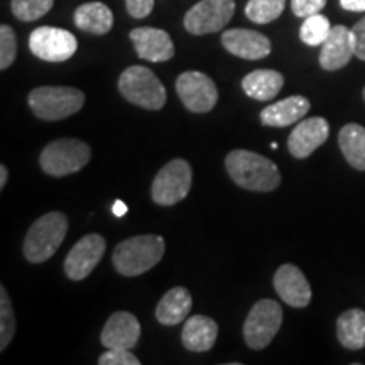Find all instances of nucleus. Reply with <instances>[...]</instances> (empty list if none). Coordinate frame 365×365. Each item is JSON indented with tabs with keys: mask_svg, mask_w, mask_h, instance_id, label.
Wrapping results in <instances>:
<instances>
[{
	"mask_svg": "<svg viewBox=\"0 0 365 365\" xmlns=\"http://www.w3.org/2000/svg\"><path fill=\"white\" fill-rule=\"evenodd\" d=\"M228 176L240 188L249 191H272L281 185L279 168L271 159L252 153V150L235 149L225 159Z\"/></svg>",
	"mask_w": 365,
	"mask_h": 365,
	"instance_id": "1",
	"label": "nucleus"
},
{
	"mask_svg": "<svg viewBox=\"0 0 365 365\" xmlns=\"http://www.w3.org/2000/svg\"><path fill=\"white\" fill-rule=\"evenodd\" d=\"M166 250L161 235H135L117 245L112 254L113 267L125 277H135L156 267Z\"/></svg>",
	"mask_w": 365,
	"mask_h": 365,
	"instance_id": "2",
	"label": "nucleus"
},
{
	"mask_svg": "<svg viewBox=\"0 0 365 365\" xmlns=\"http://www.w3.org/2000/svg\"><path fill=\"white\" fill-rule=\"evenodd\" d=\"M68 232V218L61 212H49L39 217L24 239V257L33 264H43L61 247Z\"/></svg>",
	"mask_w": 365,
	"mask_h": 365,
	"instance_id": "3",
	"label": "nucleus"
},
{
	"mask_svg": "<svg viewBox=\"0 0 365 365\" xmlns=\"http://www.w3.org/2000/svg\"><path fill=\"white\" fill-rule=\"evenodd\" d=\"M85 105V93L73 86H39L29 93V107L41 120L56 122L75 115Z\"/></svg>",
	"mask_w": 365,
	"mask_h": 365,
	"instance_id": "4",
	"label": "nucleus"
},
{
	"mask_svg": "<svg viewBox=\"0 0 365 365\" xmlns=\"http://www.w3.org/2000/svg\"><path fill=\"white\" fill-rule=\"evenodd\" d=\"M118 91L127 102L145 110H161L166 103V88L161 80L145 66H129L118 78Z\"/></svg>",
	"mask_w": 365,
	"mask_h": 365,
	"instance_id": "5",
	"label": "nucleus"
},
{
	"mask_svg": "<svg viewBox=\"0 0 365 365\" xmlns=\"http://www.w3.org/2000/svg\"><path fill=\"white\" fill-rule=\"evenodd\" d=\"M91 159L90 145L80 139H56L43 149L39 158L41 170L46 175L61 178L83 170Z\"/></svg>",
	"mask_w": 365,
	"mask_h": 365,
	"instance_id": "6",
	"label": "nucleus"
},
{
	"mask_svg": "<svg viewBox=\"0 0 365 365\" xmlns=\"http://www.w3.org/2000/svg\"><path fill=\"white\" fill-rule=\"evenodd\" d=\"M193 182V170L185 159H173L158 173L153 181L150 196L161 207H171L188 196Z\"/></svg>",
	"mask_w": 365,
	"mask_h": 365,
	"instance_id": "7",
	"label": "nucleus"
},
{
	"mask_svg": "<svg viewBox=\"0 0 365 365\" xmlns=\"http://www.w3.org/2000/svg\"><path fill=\"white\" fill-rule=\"evenodd\" d=\"M282 323V308L274 299H259L244 323V339L249 349L264 350L277 335Z\"/></svg>",
	"mask_w": 365,
	"mask_h": 365,
	"instance_id": "8",
	"label": "nucleus"
},
{
	"mask_svg": "<svg viewBox=\"0 0 365 365\" xmlns=\"http://www.w3.org/2000/svg\"><path fill=\"white\" fill-rule=\"evenodd\" d=\"M29 49L36 58L48 63L68 61L78 49V41L70 31L41 26L29 36Z\"/></svg>",
	"mask_w": 365,
	"mask_h": 365,
	"instance_id": "9",
	"label": "nucleus"
},
{
	"mask_svg": "<svg viewBox=\"0 0 365 365\" xmlns=\"http://www.w3.org/2000/svg\"><path fill=\"white\" fill-rule=\"evenodd\" d=\"M234 12V0H200L186 12L185 29L195 36L218 33L230 22Z\"/></svg>",
	"mask_w": 365,
	"mask_h": 365,
	"instance_id": "10",
	"label": "nucleus"
},
{
	"mask_svg": "<svg viewBox=\"0 0 365 365\" xmlns=\"http://www.w3.org/2000/svg\"><path fill=\"white\" fill-rule=\"evenodd\" d=\"M178 97L195 113H207L218 102V90L215 81L202 71H185L176 80Z\"/></svg>",
	"mask_w": 365,
	"mask_h": 365,
	"instance_id": "11",
	"label": "nucleus"
},
{
	"mask_svg": "<svg viewBox=\"0 0 365 365\" xmlns=\"http://www.w3.org/2000/svg\"><path fill=\"white\" fill-rule=\"evenodd\" d=\"M105 239L98 234H88L76 242L65 259V274L71 281H83L98 266L105 254Z\"/></svg>",
	"mask_w": 365,
	"mask_h": 365,
	"instance_id": "12",
	"label": "nucleus"
},
{
	"mask_svg": "<svg viewBox=\"0 0 365 365\" xmlns=\"http://www.w3.org/2000/svg\"><path fill=\"white\" fill-rule=\"evenodd\" d=\"M330 125L323 117H309L301 120L287 139V149L296 159H307L319 145L327 143Z\"/></svg>",
	"mask_w": 365,
	"mask_h": 365,
	"instance_id": "13",
	"label": "nucleus"
},
{
	"mask_svg": "<svg viewBox=\"0 0 365 365\" xmlns=\"http://www.w3.org/2000/svg\"><path fill=\"white\" fill-rule=\"evenodd\" d=\"M274 289L286 304L293 308H307L312 301V286L299 267L282 264L274 274Z\"/></svg>",
	"mask_w": 365,
	"mask_h": 365,
	"instance_id": "14",
	"label": "nucleus"
},
{
	"mask_svg": "<svg viewBox=\"0 0 365 365\" xmlns=\"http://www.w3.org/2000/svg\"><path fill=\"white\" fill-rule=\"evenodd\" d=\"M129 36L137 56L145 61L163 63L175 56V44L166 31L156 27H135Z\"/></svg>",
	"mask_w": 365,
	"mask_h": 365,
	"instance_id": "15",
	"label": "nucleus"
},
{
	"mask_svg": "<svg viewBox=\"0 0 365 365\" xmlns=\"http://www.w3.org/2000/svg\"><path fill=\"white\" fill-rule=\"evenodd\" d=\"M355 56L352 29L345 26H333L319 51V66L327 71H336L345 68Z\"/></svg>",
	"mask_w": 365,
	"mask_h": 365,
	"instance_id": "16",
	"label": "nucleus"
},
{
	"mask_svg": "<svg viewBox=\"0 0 365 365\" xmlns=\"http://www.w3.org/2000/svg\"><path fill=\"white\" fill-rule=\"evenodd\" d=\"M222 44L228 53L242 59L267 58L271 54V41L257 31L250 29H228L222 34Z\"/></svg>",
	"mask_w": 365,
	"mask_h": 365,
	"instance_id": "17",
	"label": "nucleus"
},
{
	"mask_svg": "<svg viewBox=\"0 0 365 365\" xmlns=\"http://www.w3.org/2000/svg\"><path fill=\"white\" fill-rule=\"evenodd\" d=\"M140 339V323L135 314L117 312L105 323L100 341L107 349H134Z\"/></svg>",
	"mask_w": 365,
	"mask_h": 365,
	"instance_id": "18",
	"label": "nucleus"
},
{
	"mask_svg": "<svg viewBox=\"0 0 365 365\" xmlns=\"http://www.w3.org/2000/svg\"><path fill=\"white\" fill-rule=\"evenodd\" d=\"M218 336V325L215 319L195 314L185 322L181 331V341L190 352H208L213 349Z\"/></svg>",
	"mask_w": 365,
	"mask_h": 365,
	"instance_id": "19",
	"label": "nucleus"
},
{
	"mask_svg": "<svg viewBox=\"0 0 365 365\" xmlns=\"http://www.w3.org/2000/svg\"><path fill=\"white\" fill-rule=\"evenodd\" d=\"M309 100L301 95H293L276 102L261 112V120L267 127H287L298 122L309 112Z\"/></svg>",
	"mask_w": 365,
	"mask_h": 365,
	"instance_id": "20",
	"label": "nucleus"
},
{
	"mask_svg": "<svg viewBox=\"0 0 365 365\" xmlns=\"http://www.w3.org/2000/svg\"><path fill=\"white\" fill-rule=\"evenodd\" d=\"M193 307V298L186 287H173L163 296L156 308V319L161 325L175 327L188 318Z\"/></svg>",
	"mask_w": 365,
	"mask_h": 365,
	"instance_id": "21",
	"label": "nucleus"
},
{
	"mask_svg": "<svg viewBox=\"0 0 365 365\" xmlns=\"http://www.w3.org/2000/svg\"><path fill=\"white\" fill-rule=\"evenodd\" d=\"M282 85H284V76L274 70L250 71L242 80V90L245 91V95L259 102H269L276 98L282 90Z\"/></svg>",
	"mask_w": 365,
	"mask_h": 365,
	"instance_id": "22",
	"label": "nucleus"
},
{
	"mask_svg": "<svg viewBox=\"0 0 365 365\" xmlns=\"http://www.w3.org/2000/svg\"><path fill=\"white\" fill-rule=\"evenodd\" d=\"M75 26L85 33L103 36L112 29L113 14L110 7L105 6L103 2H88L81 4L73 16Z\"/></svg>",
	"mask_w": 365,
	"mask_h": 365,
	"instance_id": "23",
	"label": "nucleus"
},
{
	"mask_svg": "<svg viewBox=\"0 0 365 365\" xmlns=\"http://www.w3.org/2000/svg\"><path fill=\"white\" fill-rule=\"evenodd\" d=\"M336 336L349 350H362L365 346V312L359 308L346 309L336 319Z\"/></svg>",
	"mask_w": 365,
	"mask_h": 365,
	"instance_id": "24",
	"label": "nucleus"
},
{
	"mask_svg": "<svg viewBox=\"0 0 365 365\" xmlns=\"http://www.w3.org/2000/svg\"><path fill=\"white\" fill-rule=\"evenodd\" d=\"M339 145L354 170L365 171V127L346 124L339 134Z\"/></svg>",
	"mask_w": 365,
	"mask_h": 365,
	"instance_id": "25",
	"label": "nucleus"
},
{
	"mask_svg": "<svg viewBox=\"0 0 365 365\" xmlns=\"http://www.w3.org/2000/svg\"><path fill=\"white\" fill-rule=\"evenodd\" d=\"M286 0H249L245 16L255 24H269L284 12Z\"/></svg>",
	"mask_w": 365,
	"mask_h": 365,
	"instance_id": "26",
	"label": "nucleus"
},
{
	"mask_svg": "<svg viewBox=\"0 0 365 365\" xmlns=\"http://www.w3.org/2000/svg\"><path fill=\"white\" fill-rule=\"evenodd\" d=\"M330 31L331 24L328 17L322 16V14H314V16H309L304 19L299 29V38L308 46H322L327 41Z\"/></svg>",
	"mask_w": 365,
	"mask_h": 365,
	"instance_id": "27",
	"label": "nucleus"
},
{
	"mask_svg": "<svg viewBox=\"0 0 365 365\" xmlns=\"http://www.w3.org/2000/svg\"><path fill=\"white\" fill-rule=\"evenodd\" d=\"M16 333V314L6 286H0V350H6Z\"/></svg>",
	"mask_w": 365,
	"mask_h": 365,
	"instance_id": "28",
	"label": "nucleus"
},
{
	"mask_svg": "<svg viewBox=\"0 0 365 365\" xmlns=\"http://www.w3.org/2000/svg\"><path fill=\"white\" fill-rule=\"evenodd\" d=\"M54 0H11L12 14L22 22H33L53 9Z\"/></svg>",
	"mask_w": 365,
	"mask_h": 365,
	"instance_id": "29",
	"label": "nucleus"
},
{
	"mask_svg": "<svg viewBox=\"0 0 365 365\" xmlns=\"http://www.w3.org/2000/svg\"><path fill=\"white\" fill-rule=\"evenodd\" d=\"M17 56V38L11 26H0V70L6 71L12 66Z\"/></svg>",
	"mask_w": 365,
	"mask_h": 365,
	"instance_id": "30",
	"label": "nucleus"
},
{
	"mask_svg": "<svg viewBox=\"0 0 365 365\" xmlns=\"http://www.w3.org/2000/svg\"><path fill=\"white\" fill-rule=\"evenodd\" d=\"M100 365H140V360L130 352V349H107L100 355Z\"/></svg>",
	"mask_w": 365,
	"mask_h": 365,
	"instance_id": "31",
	"label": "nucleus"
},
{
	"mask_svg": "<svg viewBox=\"0 0 365 365\" xmlns=\"http://www.w3.org/2000/svg\"><path fill=\"white\" fill-rule=\"evenodd\" d=\"M327 6V0H291V9L296 17L307 19L309 16L319 14Z\"/></svg>",
	"mask_w": 365,
	"mask_h": 365,
	"instance_id": "32",
	"label": "nucleus"
},
{
	"mask_svg": "<svg viewBox=\"0 0 365 365\" xmlns=\"http://www.w3.org/2000/svg\"><path fill=\"white\" fill-rule=\"evenodd\" d=\"M125 7L134 19H144L153 12L154 0H125Z\"/></svg>",
	"mask_w": 365,
	"mask_h": 365,
	"instance_id": "33",
	"label": "nucleus"
},
{
	"mask_svg": "<svg viewBox=\"0 0 365 365\" xmlns=\"http://www.w3.org/2000/svg\"><path fill=\"white\" fill-rule=\"evenodd\" d=\"M352 36L355 44V56L365 61V17H362V19L352 27Z\"/></svg>",
	"mask_w": 365,
	"mask_h": 365,
	"instance_id": "34",
	"label": "nucleus"
},
{
	"mask_svg": "<svg viewBox=\"0 0 365 365\" xmlns=\"http://www.w3.org/2000/svg\"><path fill=\"white\" fill-rule=\"evenodd\" d=\"M340 6L350 12H365V0H340Z\"/></svg>",
	"mask_w": 365,
	"mask_h": 365,
	"instance_id": "35",
	"label": "nucleus"
},
{
	"mask_svg": "<svg viewBox=\"0 0 365 365\" xmlns=\"http://www.w3.org/2000/svg\"><path fill=\"white\" fill-rule=\"evenodd\" d=\"M112 210H113V215H115V217H124L125 213L129 212V207H127V205L122 202V200H117V202L113 203Z\"/></svg>",
	"mask_w": 365,
	"mask_h": 365,
	"instance_id": "36",
	"label": "nucleus"
},
{
	"mask_svg": "<svg viewBox=\"0 0 365 365\" xmlns=\"http://www.w3.org/2000/svg\"><path fill=\"white\" fill-rule=\"evenodd\" d=\"M7 178H9V171H7L6 164H2V166H0V190L6 188Z\"/></svg>",
	"mask_w": 365,
	"mask_h": 365,
	"instance_id": "37",
	"label": "nucleus"
},
{
	"mask_svg": "<svg viewBox=\"0 0 365 365\" xmlns=\"http://www.w3.org/2000/svg\"><path fill=\"white\" fill-rule=\"evenodd\" d=\"M364 100H365V88H364Z\"/></svg>",
	"mask_w": 365,
	"mask_h": 365,
	"instance_id": "38",
	"label": "nucleus"
}]
</instances>
